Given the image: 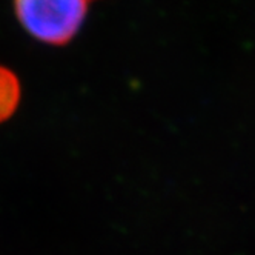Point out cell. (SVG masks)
Here are the masks:
<instances>
[{
	"instance_id": "cell-1",
	"label": "cell",
	"mask_w": 255,
	"mask_h": 255,
	"mask_svg": "<svg viewBox=\"0 0 255 255\" xmlns=\"http://www.w3.org/2000/svg\"><path fill=\"white\" fill-rule=\"evenodd\" d=\"M93 0H14L17 20L48 45H65L82 28Z\"/></svg>"
},
{
	"instance_id": "cell-2",
	"label": "cell",
	"mask_w": 255,
	"mask_h": 255,
	"mask_svg": "<svg viewBox=\"0 0 255 255\" xmlns=\"http://www.w3.org/2000/svg\"><path fill=\"white\" fill-rule=\"evenodd\" d=\"M22 97L20 82L14 72L0 65V123L12 117Z\"/></svg>"
}]
</instances>
